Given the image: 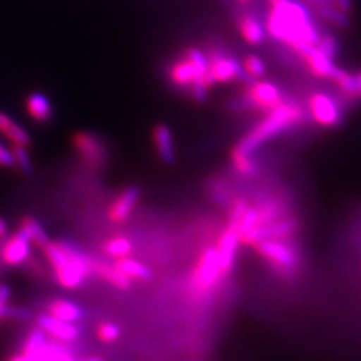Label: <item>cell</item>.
Listing matches in <instances>:
<instances>
[{
	"mask_svg": "<svg viewBox=\"0 0 361 361\" xmlns=\"http://www.w3.org/2000/svg\"><path fill=\"white\" fill-rule=\"evenodd\" d=\"M253 246L277 274L283 277H293L296 274L300 265V255L292 243L280 238H267Z\"/></svg>",
	"mask_w": 361,
	"mask_h": 361,
	"instance_id": "cell-3",
	"label": "cell"
},
{
	"mask_svg": "<svg viewBox=\"0 0 361 361\" xmlns=\"http://www.w3.org/2000/svg\"><path fill=\"white\" fill-rule=\"evenodd\" d=\"M11 122H13V119H11L10 116H7V114L0 113V131H3V130L6 129Z\"/></svg>",
	"mask_w": 361,
	"mask_h": 361,
	"instance_id": "cell-34",
	"label": "cell"
},
{
	"mask_svg": "<svg viewBox=\"0 0 361 361\" xmlns=\"http://www.w3.org/2000/svg\"><path fill=\"white\" fill-rule=\"evenodd\" d=\"M82 361H104V359H101V357H98V356H92V357H86L85 360Z\"/></svg>",
	"mask_w": 361,
	"mask_h": 361,
	"instance_id": "cell-38",
	"label": "cell"
},
{
	"mask_svg": "<svg viewBox=\"0 0 361 361\" xmlns=\"http://www.w3.org/2000/svg\"><path fill=\"white\" fill-rule=\"evenodd\" d=\"M97 335L99 337L101 341L104 343H111L118 338L119 336V329L116 328L114 324L104 323L99 324L97 328Z\"/></svg>",
	"mask_w": 361,
	"mask_h": 361,
	"instance_id": "cell-28",
	"label": "cell"
},
{
	"mask_svg": "<svg viewBox=\"0 0 361 361\" xmlns=\"http://www.w3.org/2000/svg\"><path fill=\"white\" fill-rule=\"evenodd\" d=\"M267 34L289 46L304 59L317 46L322 32L302 0H280L271 4L265 18Z\"/></svg>",
	"mask_w": 361,
	"mask_h": 361,
	"instance_id": "cell-1",
	"label": "cell"
},
{
	"mask_svg": "<svg viewBox=\"0 0 361 361\" xmlns=\"http://www.w3.org/2000/svg\"><path fill=\"white\" fill-rule=\"evenodd\" d=\"M304 118L302 109L288 98L284 102L269 111L268 116L262 119L255 129L252 130L243 141L233 149L234 157L253 158L258 147L271 138L280 135L285 130L296 126Z\"/></svg>",
	"mask_w": 361,
	"mask_h": 361,
	"instance_id": "cell-2",
	"label": "cell"
},
{
	"mask_svg": "<svg viewBox=\"0 0 361 361\" xmlns=\"http://www.w3.org/2000/svg\"><path fill=\"white\" fill-rule=\"evenodd\" d=\"M219 279H224L219 271L217 252L213 247L207 249L197 262V267L192 274L190 288L194 296L205 297L217 285Z\"/></svg>",
	"mask_w": 361,
	"mask_h": 361,
	"instance_id": "cell-4",
	"label": "cell"
},
{
	"mask_svg": "<svg viewBox=\"0 0 361 361\" xmlns=\"http://www.w3.org/2000/svg\"><path fill=\"white\" fill-rule=\"evenodd\" d=\"M7 231H8V225L3 219H0V240L7 237Z\"/></svg>",
	"mask_w": 361,
	"mask_h": 361,
	"instance_id": "cell-35",
	"label": "cell"
},
{
	"mask_svg": "<svg viewBox=\"0 0 361 361\" xmlns=\"http://www.w3.org/2000/svg\"><path fill=\"white\" fill-rule=\"evenodd\" d=\"M238 243H240L238 234L235 233L231 225H228L225 228V231L221 233L219 246L216 249L217 257H219V271H221L222 277H226L232 271Z\"/></svg>",
	"mask_w": 361,
	"mask_h": 361,
	"instance_id": "cell-9",
	"label": "cell"
},
{
	"mask_svg": "<svg viewBox=\"0 0 361 361\" xmlns=\"http://www.w3.org/2000/svg\"><path fill=\"white\" fill-rule=\"evenodd\" d=\"M313 11L320 19L326 20L338 28H348L350 26L348 13L340 10L337 6L317 7V8H313Z\"/></svg>",
	"mask_w": 361,
	"mask_h": 361,
	"instance_id": "cell-21",
	"label": "cell"
},
{
	"mask_svg": "<svg viewBox=\"0 0 361 361\" xmlns=\"http://www.w3.org/2000/svg\"><path fill=\"white\" fill-rule=\"evenodd\" d=\"M247 109H259L271 111L285 101L284 94L271 82H257L243 94Z\"/></svg>",
	"mask_w": 361,
	"mask_h": 361,
	"instance_id": "cell-6",
	"label": "cell"
},
{
	"mask_svg": "<svg viewBox=\"0 0 361 361\" xmlns=\"http://www.w3.org/2000/svg\"><path fill=\"white\" fill-rule=\"evenodd\" d=\"M8 361H42L37 360V359H28L26 356H23V355H16V356H13L11 359Z\"/></svg>",
	"mask_w": 361,
	"mask_h": 361,
	"instance_id": "cell-36",
	"label": "cell"
},
{
	"mask_svg": "<svg viewBox=\"0 0 361 361\" xmlns=\"http://www.w3.org/2000/svg\"><path fill=\"white\" fill-rule=\"evenodd\" d=\"M74 149L80 161L92 170H102L109 162V150L104 141L94 133L79 131L73 137Z\"/></svg>",
	"mask_w": 361,
	"mask_h": 361,
	"instance_id": "cell-5",
	"label": "cell"
},
{
	"mask_svg": "<svg viewBox=\"0 0 361 361\" xmlns=\"http://www.w3.org/2000/svg\"><path fill=\"white\" fill-rule=\"evenodd\" d=\"M157 153L165 164H173L176 159V150L173 143V135L166 125H158L153 131Z\"/></svg>",
	"mask_w": 361,
	"mask_h": 361,
	"instance_id": "cell-15",
	"label": "cell"
},
{
	"mask_svg": "<svg viewBox=\"0 0 361 361\" xmlns=\"http://www.w3.org/2000/svg\"><path fill=\"white\" fill-rule=\"evenodd\" d=\"M104 250L111 257H128L131 252V244L129 240L123 237H116L109 240L104 245Z\"/></svg>",
	"mask_w": 361,
	"mask_h": 361,
	"instance_id": "cell-22",
	"label": "cell"
},
{
	"mask_svg": "<svg viewBox=\"0 0 361 361\" xmlns=\"http://www.w3.org/2000/svg\"><path fill=\"white\" fill-rule=\"evenodd\" d=\"M6 310H7V305H3V304H0V320L6 317Z\"/></svg>",
	"mask_w": 361,
	"mask_h": 361,
	"instance_id": "cell-37",
	"label": "cell"
},
{
	"mask_svg": "<svg viewBox=\"0 0 361 361\" xmlns=\"http://www.w3.org/2000/svg\"><path fill=\"white\" fill-rule=\"evenodd\" d=\"M190 94L193 97L194 101L198 102V104H204L207 99V89L204 83H200V82H195L190 87Z\"/></svg>",
	"mask_w": 361,
	"mask_h": 361,
	"instance_id": "cell-29",
	"label": "cell"
},
{
	"mask_svg": "<svg viewBox=\"0 0 361 361\" xmlns=\"http://www.w3.org/2000/svg\"><path fill=\"white\" fill-rule=\"evenodd\" d=\"M307 6L312 8L317 7H326V6H336L335 0H302Z\"/></svg>",
	"mask_w": 361,
	"mask_h": 361,
	"instance_id": "cell-32",
	"label": "cell"
},
{
	"mask_svg": "<svg viewBox=\"0 0 361 361\" xmlns=\"http://www.w3.org/2000/svg\"><path fill=\"white\" fill-rule=\"evenodd\" d=\"M37 325L39 329L44 332V335L50 336L55 341H61L68 344L70 341H75L79 336L77 326L73 324L61 322L50 314H39L37 317Z\"/></svg>",
	"mask_w": 361,
	"mask_h": 361,
	"instance_id": "cell-10",
	"label": "cell"
},
{
	"mask_svg": "<svg viewBox=\"0 0 361 361\" xmlns=\"http://www.w3.org/2000/svg\"><path fill=\"white\" fill-rule=\"evenodd\" d=\"M238 1H241V3H247V1H250V0H238Z\"/></svg>",
	"mask_w": 361,
	"mask_h": 361,
	"instance_id": "cell-40",
	"label": "cell"
},
{
	"mask_svg": "<svg viewBox=\"0 0 361 361\" xmlns=\"http://www.w3.org/2000/svg\"><path fill=\"white\" fill-rule=\"evenodd\" d=\"M336 6L343 10L344 13H349L352 10V0H335Z\"/></svg>",
	"mask_w": 361,
	"mask_h": 361,
	"instance_id": "cell-33",
	"label": "cell"
},
{
	"mask_svg": "<svg viewBox=\"0 0 361 361\" xmlns=\"http://www.w3.org/2000/svg\"><path fill=\"white\" fill-rule=\"evenodd\" d=\"M140 198V190L134 186L126 188L122 193L119 194L109 209V219L116 224L125 222L129 219L133 209L137 205Z\"/></svg>",
	"mask_w": 361,
	"mask_h": 361,
	"instance_id": "cell-11",
	"label": "cell"
},
{
	"mask_svg": "<svg viewBox=\"0 0 361 361\" xmlns=\"http://www.w3.org/2000/svg\"><path fill=\"white\" fill-rule=\"evenodd\" d=\"M238 27L247 43L257 46L265 42V22H262V19L256 13H244L238 20Z\"/></svg>",
	"mask_w": 361,
	"mask_h": 361,
	"instance_id": "cell-12",
	"label": "cell"
},
{
	"mask_svg": "<svg viewBox=\"0 0 361 361\" xmlns=\"http://www.w3.org/2000/svg\"><path fill=\"white\" fill-rule=\"evenodd\" d=\"M11 298V288L8 285L0 284V304L7 305Z\"/></svg>",
	"mask_w": 361,
	"mask_h": 361,
	"instance_id": "cell-31",
	"label": "cell"
},
{
	"mask_svg": "<svg viewBox=\"0 0 361 361\" xmlns=\"http://www.w3.org/2000/svg\"><path fill=\"white\" fill-rule=\"evenodd\" d=\"M170 78L178 87H190L194 82H197V73L192 62L185 58L171 67Z\"/></svg>",
	"mask_w": 361,
	"mask_h": 361,
	"instance_id": "cell-20",
	"label": "cell"
},
{
	"mask_svg": "<svg viewBox=\"0 0 361 361\" xmlns=\"http://www.w3.org/2000/svg\"><path fill=\"white\" fill-rule=\"evenodd\" d=\"M90 267L92 273H95L97 276L104 279V281H107L109 284L116 286L118 289L128 290L130 286H131V280L128 279L123 273L118 271L114 267H110V265H107L104 262L92 259V258H91Z\"/></svg>",
	"mask_w": 361,
	"mask_h": 361,
	"instance_id": "cell-14",
	"label": "cell"
},
{
	"mask_svg": "<svg viewBox=\"0 0 361 361\" xmlns=\"http://www.w3.org/2000/svg\"><path fill=\"white\" fill-rule=\"evenodd\" d=\"M244 68L246 73L253 78V79H258L262 78L267 73V67L264 61L258 56V55H249L246 56L245 62H244Z\"/></svg>",
	"mask_w": 361,
	"mask_h": 361,
	"instance_id": "cell-26",
	"label": "cell"
},
{
	"mask_svg": "<svg viewBox=\"0 0 361 361\" xmlns=\"http://www.w3.org/2000/svg\"><path fill=\"white\" fill-rule=\"evenodd\" d=\"M19 231L26 235L30 244L38 246L39 249H42L50 241L47 234L44 232V229L40 226L38 221L30 217V216H25V217L20 219Z\"/></svg>",
	"mask_w": 361,
	"mask_h": 361,
	"instance_id": "cell-19",
	"label": "cell"
},
{
	"mask_svg": "<svg viewBox=\"0 0 361 361\" xmlns=\"http://www.w3.org/2000/svg\"><path fill=\"white\" fill-rule=\"evenodd\" d=\"M308 63L310 71L322 78H332L337 70L335 66V61H332L331 58H328L326 55H324L317 47H313L304 58Z\"/></svg>",
	"mask_w": 361,
	"mask_h": 361,
	"instance_id": "cell-16",
	"label": "cell"
},
{
	"mask_svg": "<svg viewBox=\"0 0 361 361\" xmlns=\"http://www.w3.org/2000/svg\"><path fill=\"white\" fill-rule=\"evenodd\" d=\"M11 153H13L15 168L19 169L23 174L30 176L32 173V162H31L27 147L13 145L11 147Z\"/></svg>",
	"mask_w": 361,
	"mask_h": 361,
	"instance_id": "cell-24",
	"label": "cell"
},
{
	"mask_svg": "<svg viewBox=\"0 0 361 361\" xmlns=\"http://www.w3.org/2000/svg\"><path fill=\"white\" fill-rule=\"evenodd\" d=\"M22 267L26 269L31 277L37 280H46L49 277V271L46 265L32 255H30V257L27 258L26 262Z\"/></svg>",
	"mask_w": 361,
	"mask_h": 361,
	"instance_id": "cell-25",
	"label": "cell"
},
{
	"mask_svg": "<svg viewBox=\"0 0 361 361\" xmlns=\"http://www.w3.org/2000/svg\"><path fill=\"white\" fill-rule=\"evenodd\" d=\"M114 268L121 273H123L130 280L147 281V280H152L153 277L152 271H149L145 265L129 257L116 258Z\"/></svg>",
	"mask_w": 361,
	"mask_h": 361,
	"instance_id": "cell-18",
	"label": "cell"
},
{
	"mask_svg": "<svg viewBox=\"0 0 361 361\" xmlns=\"http://www.w3.org/2000/svg\"><path fill=\"white\" fill-rule=\"evenodd\" d=\"M30 255V241L20 231L0 240V258L6 267H22Z\"/></svg>",
	"mask_w": 361,
	"mask_h": 361,
	"instance_id": "cell-7",
	"label": "cell"
},
{
	"mask_svg": "<svg viewBox=\"0 0 361 361\" xmlns=\"http://www.w3.org/2000/svg\"><path fill=\"white\" fill-rule=\"evenodd\" d=\"M27 111L39 123H49L52 119V104L42 92H32L27 98Z\"/></svg>",
	"mask_w": 361,
	"mask_h": 361,
	"instance_id": "cell-13",
	"label": "cell"
},
{
	"mask_svg": "<svg viewBox=\"0 0 361 361\" xmlns=\"http://www.w3.org/2000/svg\"><path fill=\"white\" fill-rule=\"evenodd\" d=\"M310 111L316 122L323 126H337L341 122V109L335 98L316 92L310 98Z\"/></svg>",
	"mask_w": 361,
	"mask_h": 361,
	"instance_id": "cell-8",
	"label": "cell"
},
{
	"mask_svg": "<svg viewBox=\"0 0 361 361\" xmlns=\"http://www.w3.org/2000/svg\"><path fill=\"white\" fill-rule=\"evenodd\" d=\"M47 314L65 323L73 324L82 319V310L67 300H54L47 305Z\"/></svg>",
	"mask_w": 361,
	"mask_h": 361,
	"instance_id": "cell-17",
	"label": "cell"
},
{
	"mask_svg": "<svg viewBox=\"0 0 361 361\" xmlns=\"http://www.w3.org/2000/svg\"><path fill=\"white\" fill-rule=\"evenodd\" d=\"M277 1H280V0H268V3H269V4H274V3H277Z\"/></svg>",
	"mask_w": 361,
	"mask_h": 361,
	"instance_id": "cell-39",
	"label": "cell"
},
{
	"mask_svg": "<svg viewBox=\"0 0 361 361\" xmlns=\"http://www.w3.org/2000/svg\"><path fill=\"white\" fill-rule=\"evenodd\" d=\"M13 145H18V146H25L28 147L31 145V137L30 134L27 133L26 130L23 129L20 125L11 122L6 129L1 131Z\"/></svg>",
	"mask_w": 361,
	"mask_h": 361,
	"instance_id": "cell-23",
	"label": "cell"
},
{
	"mask_svg": "<svg viewBox=\"0 0 361 361\" xmlns=\"http://www.w3.org/2000/svg\"><path fill=\"white\" fill-rule=\"evenodd\" d=\"M0 166L1 168H15L13 153L3 143H0Z\"/></svg>",
	"mask_w": 361,
	"mask_h": 361,
	"instance_id": "cell-30",
	"label": "cell"
},
{
	"mask_svg": "<svg viewBox=\"0 0 361 361\" xmlns=\"http://www.w3.org/2000/svg\"><path fill=\"white\" fill-rule=\"evenodd\" d=\"M320 51L323 52L324 55H326L328 58H331L332 61H335L336 55H337V39L332 35V34H325L320 37V40L316 46Z\"/></svg>",
	"mask_w": 361,
	"mask_h": 361,
	"instance_id": "cell-27",
	"label": "cell"
}]
</instances>
